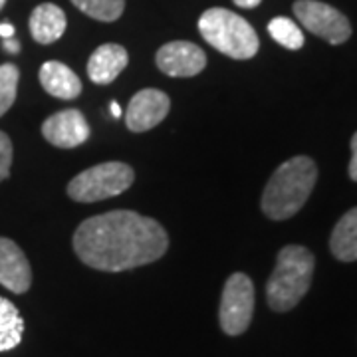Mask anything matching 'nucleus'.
<instances>
[{
    "label": "nucleus",
    "mask_w": 357,
    "mask_h": 357,
    "mask_svg": "<svg viewBox=\"0 0 357 357\" xmlns=\"http://www.w3.org/2000/svg\"><path fill=\"white\" fill-rule=\"evenodd\" d=\"M10 167H13V141L4 131H0V183L8 178Z\"/></svg>",
    "instance_id": "aec40b11"
},
{
    "label": "nucleus",
    "mask_w": 357,
    "mask_h": 357,
    "mask_svg": "<svg viewBox=\"0 0 357 357\" xmlns=\"http://www.w3.org/2000/svg\"><path fill=\"white\" fill-rule=\"evenodd\" d=\"M294 14L312 34L324 38L333 46L344 44L351 36V24L347 16L326 2L298 0L294 2Z\"/></svg>",
    "instance_id": "0eeeda50"
},
{
    "label": "nucleus",
    "mask_w": 357,
    "mask_h": 357,
    "mask_svg": "<svg viewBox=\"0 0 357 357\" xmlns=\"http://www.w3.org/2000/svg\"><path fill=\"white\" fill-rule=\"evenodd\" d=\"M128 50L119 44H103L89 56L88 76L93 84L107 86L128 68Z\"/></svg>",
    "instance_id": "f8f14e48"
},
{
    "label": "nucleus",
    "mask_w": 357,
    "mask_h": 357,
    "mask_svg": "<svg viewBox=\"0 0 357 357\" xmlns=\"http://www.w3.org/2000/svg\"><path fill=\"white\" fill-rule=\"evenodd\" d=\"M42 135L58 149H74L88 141L89 126L79 109L70 107L50 115L42 123Z\"/></svg>",
    "instance_id": "9d476101"
},
{
    "label": "nucleus",
    "mask_w": 357,
    "mask_h": 357,
    "mask_svg": "<svg viewBox=\"0 0 357 357\" xmlns=\"http://www.w3.org/2000/svg\"><path fill=\"white\" fill-rule=\"evenodd\" d=\"M255 316V284L243 274L234 272L230 276L220 298L218 319L227 335H241L248 330Z\"/></svg>",
    "instance_id": "423d86ee"
},
{
    "label": "nucleus",
    "mask_w": 357,
    "mask_h": 357,
    "mask_svg": "<svg viewBox=\"0 0 357 357\" xmlns=\"http://www.w3.org/2000/svg\"><path fill=\"white\" fill-rule=\"evenodd\" d=\"M135 173L128 163L107 161L82 171L68 183V197L77 203L105 201L126 192L133 185Z\"/></svg>",
    "instance_id": "39448f33"
},
{
    "label": "nucleus",
    "mask_w": 357,
    "mask_h": 357,
    "mask_svg": "<svg viewBox=\"0 0 357 357\" xmlns=\"http://www.w3.org/2000/svg\"><path fill=\"white\" fill-rule=\"evenodd\" d=\"M232 2L241 8H256L262 0H232Z\"/></svg>",
    "instance_id": "b1692460"
},
{
    "label": "nucleus",
    "mask_w": 357,
    "mask_h": 357,
    "mask_svg": "<svg viewBox=\"0 0 357 357\" xmlns=\"http://www.w3.org/2000/svg\"><path fill=\"white\" fill-rule=\"evenodd\" d=\"M157 68L171 77H192L206 66V54L197 44L177 40L161 46L155 56Z\"/></svg>",
    "instance_id": "1a4fd4ad"
},
{
    "label": "nucleus",
    "mask_w": 357,
    "mask_h": 357,
    "mask_svg": "<svg viewBox=\"0 0 357 357\" xmlns=\"http://www.w3.org/2000/svg\"><path fill=\"white\" fill-rule=\"evenodd\" d=\"M109 112H112V115H114L115 119H117V117H121V107L117 105V102H112V105H109Z\"/></svg>",
    "instance_id": "393cba45"
},
{
    "label": "nucleus",
    "mask_w": 357,
    "mask_h": 357,
    "mask_svg": "<svg viewBox=\"0 0 357 357\" xmlns=\"http://www.w3.org/2000/svg\"><path fill=\"white\" fill-rule=\"evenodd\" d=\"M318 181V167L314 159L298 155L284 161L262 192V213L272 220L292 218L310 199Z\"/></svg>",
    "instance_id": "f03ea898"
},
{
    "label": "nucleus",
    "mask_w": 357,
    "mask_h": 357,
    "mask_svg": "<svg viewBox=\"0 0 357 357\" xmlns=\"http://www.w3.org/2000/svg\"><path fill=\"white\" fill-rule=\"evenodd\" d=\"M268 32H270V36L276 40L280 46L288 48V50H300L304 46V34H302V30L298 28L296 22H292L286 16L272 18L268 22Z\"/></svg>",
    "instance_id": "a211bd4d"
},
{
    "label": "nucleus",
    "mask_w": 357,
    "mask_h": 357,
    "mask_svg": "<svg viewBox=\"0 0 357 357\" xmlns=\"http://www.w3.org/2000/svg\"><path fill=\"white\" fill-rule=\"evenodd\" d=\"M2 48L6 52H10V54H18L20 52V44L13 38H2Z\"/></svg>",
    "instance_id": "4be33fe9"
},
{
    "label": "nucleus",
    "mask_w": 357,
    "mask_h": 357,
    "mask_svg": "<svg viewBox=\"0 0 357 357\" xmlns=\"http://www.w3.org/2000/svg\"><path fill=\"white\" fill-rule=\"evenodd\" d=\"M40 84L50 96L58 100H76L82 93V82L72 68L50 60L40 68Z\"/></svg>",
    "instance_id": "ddd939ff"
},
{
    "label": "nucleus",
    "mask_w": 357,
    "mask_h": 357,
    "mask_svg": "<svg viewBox=\"0 0 357 357\" xmlns=\"http://www.w3.org/2000/svg\"><path fill=\"white\" fill-rule=\"evenodd\" d=\"M349 178L357 183V131L351 137V161H349Z\"/></svg>",
    "instance_id": "412c9836"
},
{
    "label": "nucleus",
    "mask_w": 357,
    "mask_h": 357,
    "mask_svg": "<svg viewBox=\"0 0 357 357\" xmlns=\"http://www.w3.org/2000/svg\"><path fill=\"white\" fill-rule=\"evenodd\" d=\"M20 70L14 64H0V117L6 114L18 93Z\"/></svg>",
    "instance_id": "6ab92c4d"
},
{
    "label": "nucleus",
    "mask_w": 357,
    "mask_h": 357,
    "mask_svg": "<svg viewBox=\"0 0 357 357\" xmlns=\"http://www.w3.org/2000/svg\"><path fill=\"white\" fill-rule=\"evenodd\" d=\"M330 250L340 262H356L357 260V206L347 211L333 227Z\"/></svg>",
    "instance_id": "2eb2a0df"
},
{
    "label": "nucleus",
    "mask_w": 357,
    "mask_h": 357,
    "mask_svg": "<svg viewBox=\"0 0 357 357\" xmlns=\"http://www.w3.org/2000/svg\"><path fill=\"white\" fill-rule=\"evenodd\" d=\"M169 248L167 230L133 211H109L84 220L74 232V250L89 268L123 272L151 264Z\"/></svg>",
    "instance_id": "f257e3e1"
},
{
    "label": "nucleus",
    "mask_w": 357,
    "mask_h": 357,
    "mask_svg": "<svg viewBox=\"0 0 357 357\" xmlns=\"http://www.w3.org/2000/svg\"><path fill=\"white\" fill-rule=\"evenodd\" d=\"M169 109H171V100L165 91L153 88L141 89L131 98L128 105L126 112L128 129L133 133H143L157 128L167 117Z\"/></svg>",
    "instance_id": "6e6552de"
},
{
    "label": "nucleus",
    "mask_w": 357,
    "mask_h": 357,
    "mask_svg": "<svg viewBox=\"0 0 357 357\" xmlns=\"http://www.w3.org/2000/svg\"><path fill=\"white\" fill-rule=\"evenodd\" d=\"M14 36V26L10 22H2L0 24V38H13Z\"/></svg>",
    "instance_id": "5701e85b"
},
{
    "label": "nucleus",
    "mask_w": 357,
    "mask_h": 357,
    "mask_svg": "<svg viewBox=\"0 0 357 357\" xmlns=\"http://www.w3.org/2000/svg\"><path fill=\"white\" fill-rule=\"evenodd\" d=\"M66 14L60 6L44 2L30 14V34L38 44H52L66 32Z\"/></svg>",
    "instance_id": "4468645a"
},
{
    "label": "nucleus",
    "mask_w": 357,
    "mask_h": 357,
    "mask_svg": "<svg viewBox=\"0 0 357 357\" xmlns=\"http://www.w3.org/2000/svg\"><path fill=\"white\" fill-rule=\"evenodd\" d=\"M0 284L14 294H26L32 286V268L18 244L0 236Z\"/></svg>",
    "instance_id": "9b49d317"
},
{
    "label": "nucleus",
    "mask_w": 357,
    "mask_h": 357,
    "mask_svg": "<svg viewBox=\"0 0 357 357\" xmlns=\"http://www.w3.org/2000/svg\"><path fill=\"white\" fill-rule=\"evenodd\" d=\"M316 258L300 244L284 246L266 284V302L274 312H290L302 302L314 276Z\"/></svg>",
    "instance_id": "7ed1b4c3"
},
{
    "label": "nucleus",
    "mask_w": 357,
    "mask_h": 357,
    "mask_svg": "<svg viewBox=\"0 0 357 357\" xmlns=\"http://www.w3.org/2000/svg\"><path fill=\"white\" fill-rule=\"evenodd\" d=\"M24 335V319L10 300L0 296V351H10L20 345Z\"/></svg>",
    "instance_id": "dca6fc26"
},
{
    "label": "nucleus",
    "mask_w": 357,
    "mask_h": 357,
    "mask_svg": "<svg viewBox=\"0 0 357 357\" xmlns=\"http://www.w3.org/2000/svg\"><path fill=\"white\" fill-rule=\"evenodd\" d=\"M4 4H6V0H0V10L4 8Z\"/></svg>",
    "instance_id": "a878e982"
},
{
    "label": "nucleus",
    "mask_w": 357,
    "mask_h": 357,
    "mask_svg": "<svg viewBox=\"0 0 357 357\" xmlns=\"http://www.w3.org/2000/svg\"><path fill=\"white\" fill-rule=\"evenodd\" d=\"M199 32L215 50L234 58L250 60L260 48V40L248 20L227 8H208L199 18Z\"/></svg>",
    "instance_id": "20e7f679"
},
{
    "label": "nucleus",
    "mask_w": 357,
    "mask_h": 357,
    "mask_svg": "<svg viewBox=\"0 0 357 357\" xmlns=\"http://www.w3.org/2000/svg\"><path fill=\"white\" fill-rule=\"evenodd\" d=\"M72 4L100 22H115L126 10V0H72Z\"/></svg>",
    "instance_id": "f3484780"
}]
</instances>
